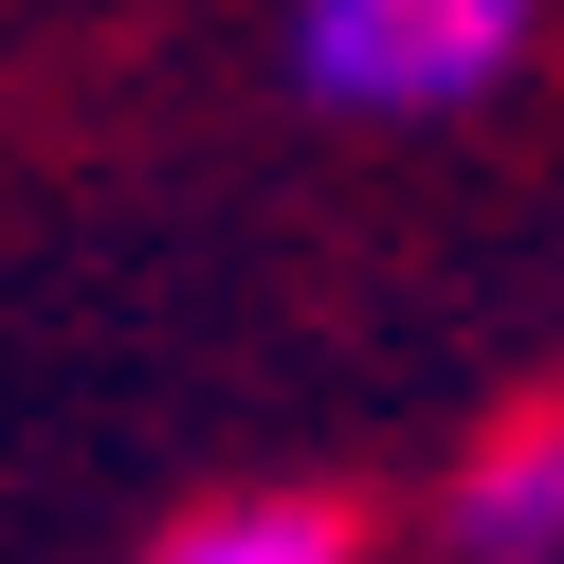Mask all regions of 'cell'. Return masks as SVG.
Returning <instances> with one entry per match:
<instances>
[{"label":"cell","instance_id":"6da1fadb","mask_svg":"<svg viewBox=\"0 0 564 564\" xmlns=\"http://www.w3.org/2000/svg\"><path fill=\"white\" fill-rule=\"evenodd\" d=\"M528 19L546 0H292V91L365 128H437L528 55Z\"/></svg>","mask_w":564,"mask_h":564},{"label":"cell","instance_id":"7a4b0ae2","mask_svg":"<svg viewBox=\"0 0 564 564\" xmlns=\"http://www.w3.org/2000/svg\"><path fill=\"white\" fill-rule=\"evenodd\" d=\"M437 546L455 564H564V419L474 437V474L437 491Z\"/></svg>","mask_w":564,"mask_h":564},{"label":"cell","instance_id":"3957f363","mask_svg":"<svg viewBox=\"0 0 564 564\" xmlns=\"http://www.w3.org/2000/svg\"><path fill=\"white\" fill-rule=\"evenodd\" d=\"M147 564H346V528L310 510V491H237V510H183Z\"/></svg>","mask_w":564,"mask_h":564}]
</instances>
